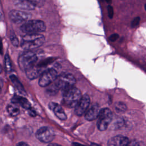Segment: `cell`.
Instances as JSON below:
<instances>
[{"instance_id":"cell-1","label":"cell","mask_w":146,"mask_h":146,"mask_svg":"<svg viewBox=\"0 0 146 146\" xmlns=\"http://www.w3.org/2000/svg\"><path fill=\"white\" fill-rule=\"evenodd\" d=\"M45 39L40 34H26L21 40V47L27 51L42 46L44 42Z\"/></svg>"},{"instance_id":"cell-2","label":"cell","mask_w":146,"mask_h":146,"mask_svg":"<svg viewBox=\"0 0 146 146\" xmlns=\"http://www.w3.org/2000/svg\"><path fill=\"white\" fill-rule=\"evenodd\" d=\"M44 23L40 20H29L25 22L21 27V30L26 34H39L46 30Z\"/></svg>"},{"instance_id":"cell-3","label":"cell","mask_w":146,"mask_h":146,"mask_svg":"<svg viewBox=\"0 0 146 146\" xmlns=\"http://www.w3.org/2000/svg\"><path fill=\"white\" fill-rule=\"evenodd\" d=\"M37 60L36 55L31 51H27L22 54L18 58V65L22 71H26L34 66Z\"/></svg>"},{"instance_id":"cell-4","label":"cell","mask_w":146,"mask_h":146,"mask_svg":"<svg viewBox=\"0 0 146 146\" xmlns=\"http://www.w3.org/2000/svg\"><path fill=\"white\" fill-rule=\"evenodd\" d=\"M82 98L80 90L74 86L63 92V100L68 107H75Z\"/></svg>"},{"instance_id":"cell-5","label":"cell","mask_w":146,"mask_h":146,"mask_svg":"<svg viewBox=\"0 0 146 146\" xmlns=\"http://www.w3.org/2000/svg\"><path fill=\"white\" fill-rule=\"evenodd\" d=\"M59 90H61L63 92L74 86L75 79L70 74H63L58 76L54 82Z\"/></svg>"},{"instance_id":"cell-6","label":"cell","mask_w":146,"mask_h":146,"mask_svg":"<svg viewBox=\"0 0 146 146\" xmlns=\"http://www.w3.org/2000/svg\"><path fill=\"white\" fill-rule=\"evenodd\" d=\"M112 118L111 111L107 108L100 110L98 116L97 127L100 131L106 130L110 124Z\"/></svg>"},{"instance_id":"cell-7","label":"cell","mask_w":146,"mask_h":146,"mask_svg":"<svg viewBox=\"0 0 146 146\" xmlns=\"http://www.w3.org/2000/svg\"><path fill=\"white\" fill-rule=\"evenodd\" d=\"M57 71L52 68L44 70L39 76L38 81L40 87H46L52 84L57 78Z\"/></svg>"},{"instance_id":"cell-8","label":"cell","mask_w":146,"mask_h":146,"mask_svg":"<svg viewBox=\"0 0 146 146\" xmlns=\"http://www.w3.org/2000/svg\"><path fill=\"white\" fill-rule=\"evenodd\" d=\"M36 138L41 142L44 143H50L53 140L55 134L54 131L48 127H42L36 132Z\"/></svg>"},{"instance_id":"cell-9","label":"cell","mask_w":146,"mask_h":146,"mask_svg":"<svg viewBox=\"0 0 146 146\" xmlns=\"http://www.w3.org/2000/svg\"><path fill=\"white\" fill-rule=\"evenodd\" d=\"M10 19L14 23H19L29 21L31 15L30 13L19 10H13L9 14Z\"/></svg>"},{"instance_id":"cell-10","label":"cell","mask_w":146,"mask_h":146,"mask_svg":"<svg viewBox=\"0 0 146 146\" xmlns=\"http://www.w3.org/2000/svg\"><path fill=\"white\" fill-rule=\"evenodd\" d=\"M90 99L87 95L82 96L81 99L75 107V113L78 116H81L85 113L89 107Z\"/></svg>"},{"instance_id":"cell-11","label":"cell","mask_w":146,"mask_h":146,"mask_svg":"<svg viewBox=\"0 0 146 146\" xmlns=\"http://www.w3.org/2000/svg\"><path fill=\"white\" fill-rule=\"evenodd\" d=\"M100 111V110L98 104L95 103L92 104L91 107H88L84 113L86 119L88 121H92L98 118Z\"/></svg>"},{"instance_id":"cell-12","label":"cell","mask_w":146,"mask_h":146,"mask_svg":"<svg viewBox=\"0 0 146 146\" xmlns=\"http://www.w3.org/2000/svg\"><path fill=\"white\" fill-rule=\"evenodd\" d=\"M128 139L124 136L117 135L111 137L108 141V146H126L129 143Z\"/></svg>"},{"instance_id":"cell-13","label":"cell","mask_w":146,"mask_h":146,"mask_svg":"<svg viewBox=\"0 0 146 146\" xmlns=\"http://www.w3.org/2000/svg\"><path fill=\"white\" fill-rule=\"evenodd\" d=\"M43 67H41L39 64H35L31 68L26 71L27 76L30 79H34L41 75L42 72L44 71Z\"/></svg>"},{"instance_id":"cell-14","label":"cell","mask_w":146,"mask_h":146,"mask_svg":"<svg viewBox=\"0 0 146 146\" xmlns=\"http://www.w3.org/2000/svg\"><path fill=\"white\" fill-rule=\"evenodd\" d=\"M49 108L54 111L56 116L60 120H65L67 119L66 115L60 105L54 102H51L49 104Z\"/></svg>"},{"instance_id":"cell-15","label":"cell","mask_w":146,"mask_h":146,"mask_svg":"<svg viewBox=\"0 0 146 146\" xmlns=\"http://www.w3.org/2000/svg\"><path fill=\"white\" fill-rule=\"evenodd\" d=\"M14 4L16 7L22 10H32L35 7L29 0H15Z\"/></svg>"},{"instance_id":"cell-16","label":"cell","mask_w":146,"mask_h":146,"mask_svg":"<svg viewBox=\"0 0 146 146\" xmlns=\"http://www.w3.org/2000/svg\"><path fill=\"white\" fill-rule=\"evenodd\" d=\"M12 102L17 103L19 106H20L27 110L31 108L30 102L23 96L15 95L13 98Z\"/></svg>"},{"instance_id":"cell-17","label":"cell","mask_w":146,"mask_h":146,"mask_svg":"<svg viewBox=\"0 0 146 146\" xmlns=\"http://www.w3.org/2000/svg\"><path fill=\"white\" fill-rule=\"evenodd\" d=\"M7 111L9 114L11 116H17L20 112L19 106L17 103L13 102L9 103L7 106Z\"/></svg>"},{"instance_id":"cell-18","label":"cell","mask_w":146,"mask_h":146,"mask_svg":"<svg viewBox=\"0 0 146 146\" xmlns=\"http://www.w3.org/2000/svg\"><path fill=\"white\" fill-rule=\"evenodd\" d=\"M10 78V79H11V82L14 84V86L17 88V89L19 91V92H21L22 94H25L26 91H25L23 86L22 85V84L18 80L17 78L15 76H14V75H12Z\"/></svg>"},{"instance_id":"cell-19","label":"cell","mask_w":146,"mask_h":146,"mask_svg":"<svg viewBox=\"0 0 146 146\" xmlns=\"http://www.w3.org/2000/svg\"><path fill=\"white\" fill-rule=\"evenodd\" d=\"M115 110L119 112H122L127 110V106L123 102H117L115 104Z\"/></svg>"},{"instance_id":"cell-20","label":"cell","mask_w":146,"mask_h":146,"mask_svg":"<svg viewBox=\"0 0 146 146\" xmlns=\"http://www.w3.org/2000/svg\"><path fill=\"white\" fill-rule=\"evenodd\" d=\"M5 69L7 72H10L11 70V61L10 59L9 56L7 55H6L5 57Z\"/></svg>"},{"instance_id":"cell-21","label":"cell","mask_w":146,"mask_h":146,"mask_svg":"<svg viewBox=\"0 0 146 146\" xmlns=\"http://www.w3.org/2000/svg\"><path fill=\"white\" fill-rule=\"evenodd\" d=\"M32 4H33L35 7H42L44 5L45 1L44 0H29Z\"/></svg>"},{"instance_id":"cell-22","label":"cell","mask_w":146,"mask_h":146,"mask_svg":"<svg viewBox=\"0 0 146 146\" xmlns=\"http://www.w3.org/2000/svg\"><path fill=\"white\" fill-rule=\"evenodd\" d=\"M140 21V18L139 17H135V18L132 20V21L131 22V27L134 28V27L137 26L139 25Z\"/></svg>"},{"instance_id":"cell-23","label":"cell","mask_w":146,"mask_h":146,"mask_svg":"<svg viewBox=\"0 0 146 146\" xmlns=\"http://www.w3.org/2000/svg\"><path fill=\"white\" fill-rule=\"evenodd\" d=\"M108 11V15L110 19H112L113 17V7L111 5H108L107 7Z\"/></svg>"},{"instance_id":"cell-24","label":"cell","mask_w":146,"mask_h":146,"mask_svg":"<svg viewBox=\"0 0 146 146\" xmlns=\"http://www.w3.org/2000/svg\"><path fill=\"white\" fill-rule=\"evenodd\" d=\"M10 39H11V43H12V44L14 45V46H17L18 45V39L17 38V37L14 35H13V36H11V38H10Z\"/></svg>"},{"instance_id":"cell-25","label":"cell","mask_w":146,"mask_h":146,"mask_svg":"<svg viewBox=\"0 0 146 146\" xmlns=\"http://www.w3.org/2000/svg\"><path fill=\"white\" fill-rule=\"evenodd\" d=\"M119 35L117 34H112L110 38H109V39L112 41V42H114L115 41L116 39H117L119 38Z\"/></svg>"},{"instance_id":"cell-26","label":"cell","mask_w":146,"mask_h":146,"mask_svg":"<svg viewBox=\"0 0 146 146\" xmlns=\"http://www.w3.org/2000/svg\"><path fill=\"white\" fill-rule=\"evenodd\" d=\"M126 146H139V144L136 141H129L128 144Z\"/></svg>"},{"instance_id":"cell-27","label":"cell","mask_w":146,"mask_h":146,"mask_svg":"<svg viewBox=\"0 0 146 146\" xmlns=\"http://www.w3.org/2000/svg\"><path fill=\"white\" fill-rule=\"evenodd\" d=\"M17 146H29V145L27 143H26L21 142V143H18Z\"/></svg>"},{"instance_id":"cell-28","label":"cell","mask_w":146,"mask_h":146,"mask_svg":"<svg viewBox=\"0 0 146 146\" xmlns=\"http://www.w3.org/2000/svg\"><path fill=\"white\" fill-rule=\"evenodd\" d=\"M2 40L0 37V52L2 53Z\"/></svg>"},{"instance_id":"cell-29","label":"cell","mask_w":146,"mask_h":146,"mask_svg":"<svg viewBox=\"0 0 146 146\" xmlns=\"http://www.w3.org/2000/svg\"><path fill=\"white\" fill-rule=\"evenodd\" d=\"M47 146H62V145H59L58 144H50Z\"/></svg>"},{"instance_id":"cell-30","label":"cell","mask_w":146,"mask_h":146,"mask_svg":"<svg viewBox=\"0 0 146 146\" xmlns=\"http://www.w3.org/2000/svg\"><path fill=\"white\" fill-rule=\"evenodd\" d=\"M106 1V2L107 3H108L109 5H110L111 3V2H112V0H105Z\"/></svg>"},{"instance_id":"cell-31","label":"cell","mask_w":146,"mask_h":146,"mask_svg":"<svg viewBox=\"0 0 146 146\" xmlns=\"http://www.w3.org/2000/svg\"><path fill=\"white\" fill-rule=\"evenodd\" d=\"M2 71V66L0 65V74L1 73Z\"/></svg>"},{"instance_id":"cell-32","label":"cell","mask_w":146,"mask_h":146,"mask_svg":"<svg viewBox=\"0 0 146 146\" xmlns=\"http://www.w3.org/2000/svg\"><path fill=\"white\" fill-rule=\"evenodd\" d=\"M1 91V83H0V92Z\"/></svg>"},{"instance_id":"cell-33","label":"cell","mask_w":146,"mask_h":146,"mask_svg":"<svg viewBox=\"0 0 146 146\" xmlns=\"http://www.w3.org/2000/svg\"><path fill=\"white\" fill-rule=\"evenodd\" d=\"M144 8H145V10H146V3H145V5H144Z\"/></svg>"}]
</instances>
